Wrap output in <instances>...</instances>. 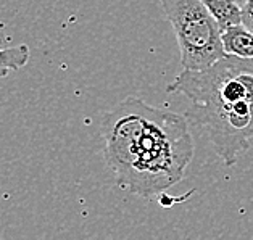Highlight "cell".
Instances as JSON below:
<instances>
[{
    "label": "cell",
    "instance_id": "obj_7",
    "mask_svg": "<svg viewBox=\"0 0 253 240\" xmlns=\"http://www.w3.org/2000/svg\"><path fill=\"white\" fill-rule=\"evenodd\" d=\"M242 26L253 33V0H249L242 7Z\"/></svg>",
    "mask_w": 253,
    "mask_h": 240
},
{
    "label": "cell",
    "instance_id": "obj_9",
    "mask_svg": "<svg viewBox=\"0 0 253 240\" xmlns=\"http://www.w3.org/2000/svg\"><path fill=\"white\" fill-rule=\"evenodd\" d=\"M234 2H236V3L239 5V7H240V8H242V7H244V5H245L247 2H249V0H234Z\"/></svg>",
    "mask_w": 253,
    "mask_h": 240
},
{
    "label": "cell",
    "instance_id": "obj_10",
    "mask_svg": "<svg viewBox=\"0 0 253 240\" xmlns=\"http://www.w3.org/2000/svg\"><path fill=\"white\" fill-rule=\"evenodd\" d=\"M3 29V23L2 21H0V31H2Z\"/></svg>",
    "mask_w": 253,
    "mask_h": 240
},
{
    "label": "cell",
    "instance_id": "obj_4",
    "mask_svg": "<svg viewBox=\"0 0 253 240\" xmlns=\"http://www.w3.org/2000/svg\"><path fill=\"white\" fill-rule=\"evenodd\" d=\"M219 24L221 31L242 24V8L234 0H200Z\"/></svg>",
    "mask_w": 253,
    "mask_h": 240
},
{
    "label": "cell",
    "instance_id": "obj_3",
    "mask_svg": "<svg viewBox=\"0 0 253 240\" xmlns=\"http://www.w3.org/2000/svg\"><path fill=\"white\" fill-rule=\"evenodd\" d=\"M160 5L176 34L184 70H208L226 57L223 31L200 0H160Z\"/></svg>",
    "mask_w": 253,
    "mask_h": 240
},
{
    "label": "cell",
    "instance_id": "obj_8",
    "mask_svg": "<svg viewBox=\"0 0 253 240\" xmlns=\"http://www.w3.org/2000/svg\"><path fill=\"white\" fill-rule=\"evenodd\" d=\"M192 194H194V190H190V192H187L184 197H177V199H171V197H166V195L162 194V197H160V205L165 206V208L172 206V203H174V201H184V200H187Z\"/></svg>",
    "mask_w": 253,
    "mask_h": 240
},
{
    "label": "cell",
    "instance_id": "obj_1",
    "mask_svg": "<svg viewBox=\"0 0 253 240\" xmlns=\"http://www.w3.org/2000/svg\"><path fill=\"white\" fill-rule=\"evenodd\" d=\"M103 157L116 186L152 199L181 182L195 145L184 115L129 97L105 113Z\"/></svg>",
    "mask_w": 253,
    "mask_h": 240
},
{
    "label": "cell",
    "instance_id": "obj_5",
    "mask_svg": "<svg viewBox=\"0 0 253 240\" xmlns=\"http://www.w3.org/2000/svg\"><path fill=\"white\" fill-rule=\"evenodd\" d=\"M223 45L227 55L253 60V33L244 28L242 24L224 31Z\"/></svg>",
    "mask_w": 253,
    "mask_h": 240
},
{
    "label": "cell",
    "instance_id": "obj_2",
    "mask_svg": "<svg viewBox=\"0 0 253 240\" xmlns=\"http://www.w3.org/2000/svg\"><path fill=\"white\" fill-rule=\"evenodd\" d=\"M166 92L189 98L184 118L207 135L226 166L253 152V60L226 55L208 70H184Z\"/></svg>",
    "mask_w": 253,
    "mask_h": 240
},
{
    "label": "cell",
    "instance_id": "obj_6",
    "mask_svg": "<svg viewBox=\"0 0 253 240\" xmlns=\"http://www.w3.org/2000/svg\"><path fill=\"white\" fill-rule=\"evenodd\" d=\"M29 47L26 44L13 47H0V75L3 78L8 76L10 71H18L29 61Z\"/></svg>",
    "mask_w": 253,
    "mask_h": 240
},
{
    "label": "cell",
    "instance_id": "obj_11",
    "mask_svg": "<svg viewBox=\"0 0 253 240\" xmlns=\"http://www.w3.org/2000/svg\"><path fill=\"white\" fill-rule=\"evenodd\" d=\"M0 78H3V76H2V75H0Z\"/></svg>",
    "mask_w": 253,
    "mask_h": 240
}]
</instances>
